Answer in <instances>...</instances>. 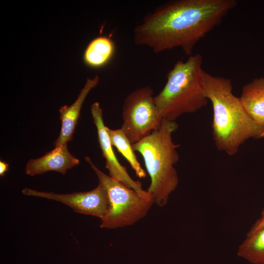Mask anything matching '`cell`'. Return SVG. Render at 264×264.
Here are the masks:
<instances>
[{
  "instance_id": "obj_1",
  "label": "cell",
  "mask_w": 264,
  "mask_h": 264,
  "mask_svg": "<svg viewBox=\"0 0 264 264\" xmlns=\"http://www.w3.org/2000/svg\"><path fill=\"white\" fill-rule=\"evenodd\" d=\"M235 0H173L145 15L133 29V42L155 53L179 47L192 55L197 43L237 5Z\"/></svg>"
},
{
  "instance_id": "obj_2",
  "label": "cell",
  "mask_w": 264,
  "mask_h": 264,
  "mask_svg": "<svg viewBox=\"0 0 264 264\" xmlns=\"http://www.w3.org/2000/svg\"><path fill=\"white\" fill-rule=\"evenodd\" d=\"M204 86L213 107L212 135L218 151L234 155L248 139L264 138V126L250 116L233 93L230 79L205 71Z\"/></svg>"
},
{
  "instance_id": "obj_3",
  "label": "cell",
  "mask_w": 264,
  "mask_h": 264,
  "mask_svg": "<svg viewBox=\"0 0 264 264\" xmlns=\"http://www.w3.org/2000/svg\"><path fill=\"white\" fill-rule=\"evenodd\" d=\"M177 128L176 121L163 119L157 129L132 144L134 152L142 156L150 177L151 183L146 191L159 207L167 203L179 182L175 167L179 160V145L175 144L172 138Z\"/></svg>"
},
{
  "instance_id": "obj_4",
  "label": "cell",
  "mask_w": 264,
  "mask_h": 264,
  "mask_svg": "<svg viewBox=\"0 0 264 264\" xmlns=\"http://www.w3.org/2000/svg\"><path fill=\"white\" fill-rule=\"evenodd\" d=\"M202 57L198 53L179 60L167 75L166 82L154 100L161 119L176 120L194 113L207 105Z\"/></svg>"
},
{
  "instance_id": "obj_5",
  "label": "cell",
  "mask_w": 264,
  "mask_h": 264,
  "mask_svg": "<svg viewBox=\"0 0 264 264\" xmlns=\"http://www.w3.org/2000/svg\"><path fill=\"white\" fill-rule=\"evenodd\" d=\"M85 160L97 175L99 183L106 189L110 207L106 217L101 220L100 227L115 229L135 223L147 214L154 203L133 189L107 175L99 170L88 156Z\"/></svg>"
},
{
  "instance_id": "obj_6",
  "label": "cell",
  "mask_w": 264,
  "mask_h": 264,
  "mask_svg": "<svg viewBox=\"0 0 264 264\" xmlns=\"http://www.w3.org/2000/svg\"><path fill=\"white\" fill-rule=\"evenodd\" d=\"M153 92L150 86L142 87L129 93L124 100L121 129L132 144L161 125L162 119L158 114Z\"/></svg>"
},
{
  "instance_id": "obj_7",
  "label": "cell",
  "mask_w": 264,
  "mask_h": 264,
  "mask_svg": "<svg viewBox=\"0 0 264 264\" xmlns=\"http://www.w3.org/2000/svg\"><path fill=\"white\" fill-rule=\"evenodd\" d=\"M22 193L33 196L55 200L64 203L75 212L96 217L102 220L106 216L110 207V202L106 189L99 183L94 189L86 192L71 194H57L37 191L24 188Z\"/></svg>"
},
{
  "instance_id": "obj_8",
  "label": "cell",
  "mask_w": 264,
  "mask_h": 264,
  "mask_svg": "<svg viewBox=\"0 0 264 264\" xmlns=\"http://www.w3.org/2000/svg\"><path fill=\"white\" fill-rule=\"evenodd\" d=\"M90 111L96 128L99 147L105 159L106 168L109 171V176L133 189L143 197L152 199L148 192L142 189L141 182L132 179L126 168L118 160L103 121V110L98 102H94L91 105Z\"/></svg>"
},
{
  "instance_id": "obj_9",
  "label": "cell",
  "mask_w": 264,
  "mask_h": 264,
  "mask_svg": "<svg viewBox=\"0 0 264 264\" xmlns=\"http://www.w3.org/2000/svg\"><path fill=\"white\" fill-rule=\"evenodd\" d=\"M79 162V160L69 153L67 144H65L56 146L39 158L29 160L26 165L25 173L34 176L48 171H56L65 175L67 170Z\"/></svg>"
},
{
  "instance_id": "obj_10",
  "label": "cell",
  "mask_w": 264,
  "mask_h": 264,
  "mask_svg": "<svg viewBox=\"0 0 264 264\" xmlns=\"http://www.w3.org/2000/svg\"><path fill=\"white\" fill-rule=\"evenodd\" d=\"M99 81L97 75L92 79L88 78L74 102L70 106L64 105L60 108L62 125L59 136L54 143L55 147L67 144L73 139L83 104L89 92L96 87Z\"/></svg>"
},
{
  "instance_id": "obj_11",
  "label": "cell",
  "mask_w": 264,
  "mask_h": 264,
  "mask_svg": "<svg viewBox=\"0 0 264 264\" xmlns=\"http://www.w3.org/2000/svg\"><path fill=\"white\" fill-rule=\"evenodd\" d=\"M240 98L250 116L264 126V77L255 78L245 84Z\"/></svg>"
},
{
  "instance_id": "obj_12",
  "label": "cell",
  "mask_w": 264,
  "mask_h": 264,
  "mask_svg": "<svg viewBox=\"0 0 264 264\" xmlns=\"http://www.w3.org/2000/svg\"><path fill=\"white\" fill-rule=\"evenodd\" d=\"M115 50L113 41L106 36H99L91 40L83 54L84 64L93 68L107 65L113 57Z\"/></svg>"
},
{
  "instance_id": "obj_13",
  "label": "cell",
  "mask_w": 264,
  "mask_h": 264,
  "mask_svg": "<svg viewBox=\"0 0 264 264\" xmlns=\"http://www.w3.org/2000/svg\"><path fill=\"white\" fill-rule=\"evenodd\" d=\"M106 130L112 145L128 161L136 176L140 178L145 177L146 172L138 161L132 144L122 129L113 130L106 127Z\"/></svg>"
},
{
  "instance_id": "obj_14",
  "label": "cell",
  "mask_w": 264,
  "mask_h": 264,
  "mask_svg": "<svg viewBox=\"0 0 264 264\" xmlns=\"http://www.w3.org/2000/svg\"><path fill=\"white\" fill-rule=\"evenodd\" d=\"M237 255L252 264H264V228L246 235Z\"/></svg>"
},
{
  "instance_id": "obj_15",
  "label": "cell",
  "mask_w": 264,
  "mask_h": 264,
  "mask_svg": "<svg viewBox=\"0 0 264 264\" xmlns=\"http://www.w3.org/2000/svg\"><path fill=\"white\" fill-rule=\"evenodd\" d=\"M264 228V208L262 210L260 217L257 220L255 223L247 233V234L253 233L257 231Z\"/></svg>"
},
{
  "instance_id": "obj_16",
  "label": "cell",
  "mask_w": 264,
  "mask_h": 264,
  "mask_svg": "<svg viewBox=\"0 0 264 264\" xmlns=\"http://www.w3.org/2000/svg\"><path fill=\"white\" fill-rule=\"evenodd\" d=\"M9 164L3 161H0V176H3L8 171Z\"/></svg>"
}]
</instances>
